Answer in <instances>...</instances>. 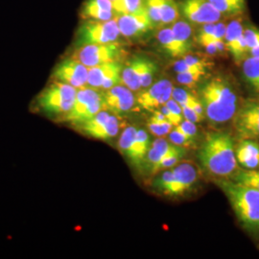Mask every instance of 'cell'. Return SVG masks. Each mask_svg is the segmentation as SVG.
Returning <instances> with one entry per match:
<instances>
[{
	"instance_id": "obj_45",
	"label": "cell",
	"mask_w": 259,
	"mask_h": 259,
	"mask_svg": "<svg viewBox=\"0 0 259 259\" xmlns=\"http://www.w3.org/2000/svg\"><path fill=\"white\" fill-rule=\"evenodd\" d=\"M165 105H166L167 108H168L170 111H172L179 119H181V120L183 121V118H184L183 109H182V106H181L179 103L177 102L176 100H174L173 98H171L170 100L167 101Z\"/></svg>"
},
{
	"instance_id": "obj_3",
	"label": "cell",
	"mask_w": 259,
	"mask_h": 259,
	"mask_svg": "<svg viewBox=\"0 0 259 259\" xmlns=\"http://www.w3.org/2000/svg\"><path fill=\"white\" fill-rule=\"evenodd\" d=\"M219 185L228 197L241 225L248 232L258 233V190L233 181H221Z\"/></svg>"
},
{
	"instance_id": "obj_48",
	"label": "cell",
	"mask_w": 259,
	"mask_h": 259,
	"mask_svg": "<svg viewBox=\"0 0 259 259\" xmlns=\"http://www.w3.org/2000/svg\"><path fill=\"white\" fill-rule=\"evenodd\" d=\"M111 1H114V0H111Z\"/></svg>"
},
{
	"instance_id": "obj_21",
	"label": "cell",
	"mask_w": 259,
	"mask_h": 259,
	"mask_svg": "<svg viewBox=\"0 0 259 259\" xmlns=\"http://www.w3.org/2000/svg\"><path fill=\"white\" fill-rule=\"evenodd\" d=\"M151 144L152 143L148 133L145 130H138L129 157V161L134 166L139 168L143 167Z\"/></svg>"
},
{
	"instance_id": "obj_7",
	"label": "cell",
	"mask_w": 259,
	"mask_h": 259,
	"mask_svg": "<svg viewBox=\"0 0 259 259\" xmlns=\"http://www.w3.org/2000/svg\"><path fill=\"white\" fill-rule=\"evenodd\" d=\"M121 53L122 50L119 45L117 42H112L106 45H88L79 47L71 57L90 68L96 65L118 61Z\"/></svg>"
},
{
	"instance_id": "obj_23",
	"label": "cell",
	"mask_w": 259,
	"mask_h": 259,
	"mask_svg": "<svg viewBox=\"0 0 259 259\" xmlns=\"http://www.w3.org/2000/svg\"><path fill=\"white\" fill-rule=\"evenodd\" d=\"M157 40L159 41L163 50L170 57L172 58L185 57V52L183 51V49L181 48L179 42L174 37L171 27L161 29L157 34Z\"/></svg>"
},
{
	"instance_id": "obj_42",
	"label": "cell",
	"mask_w": 259,
	"mask_h": 259,
	"mask_svg": "<svg viewBox=\"0 0 259 259\" xmlns=\"http://www.w3.org/2000/svg\"><path fill=\"white\" fill-rule=\"evenodd\" d=\"M169 140L171 143L178 145V146H183V147H188L193 143L189 139H186L185 136H183L181 133L177 132L176 130H173L170 133Z\"/></svg>"
},
{
	"instance_id": "obj_31",
	"label": "cell",
	"mask_w": 259,
	"mask_h": 259,
	"mask_svg": "<svg viewBox=\"0 0 259 259\" xmlns=\"http://www.w3.org/2000/svg\"><path fill=\"white\" fill-rule=\"evenodd\" d=\"M233 182H236L241 185L250 186L259 191V172L253 169L243 170L237 172L232 179Z\"/></svg>"
},
{
	"instance_id": "obj_13",
	"label": "cell",
	"mask_w": 259,
	"mask_h": 259,
	"mask_svg": "<svg viewBox=\"0 0 259 259\" xmlns=\"http://www.w3.org/2000/svg\"><path fill=\"white\" fill-rule=\"evenodd\" d=\"M115 19L121 35L125 37H141L155 26L145 7L136 13L118 15Z\"/></svg>"
},
{
	"instance_id": "obj_44",
	"label": "cell",
	"mask_w": 259,
	"mask_h": 259,
	"mask_svg": "<svg viewBox=\"0 0 259 259\" xmlns=\"http://www.w3.org/2000/svg\"><path fill=\"white\" fill-rule=\"evenodd\" d=\"M183 59L185 60V62H186L187 64H189V65H194V66L200 67V68H204V69H206V68H207V66L209 65L205 60H204V59H201V58H199V57H196V56H185Z\"/></svg>"
},
{
	"instance_id": "obj_28",
	"label": "cell",
	"mask_w": 259,
	"mask_h": 259,
	"mask_svg": "<svg viewBox=\"0 0 259 259\" xmlns=\"http://www.w3.org/2000/svg\"><path fill=\"white\" fill-rule=\"evenodd\" d=\"M180 17V8L176 0H162L161 24H173Z\"/></svg>"
},
{
	"instance_id": "obj_30",
	"label": "cell",
	"mask_w": 259,
	"mask_h": 259,
	"mask_svg": "<svg viewBox=\"0 0 259 259\" xmlns=\"http://www.w3.org/2000/svg\"><path fill=\"white\" fill-rule=\"evenodd\" d=\"M112 6L117 16L131 14L144 8V0H114Z\"/></svg>"
},
{
	"instance_id": "obj_39",
	"label": "cell",
	"mask_w": 259,
	"mask_h": 259,
	"mask_svg": "<svg viewBox=\"0 0 259 259\" xmlns=\"http://www.w3.org/2000/svg\"><path fill=\"white\" fill-rule=\"evenodd\" d=\"M149 130L157 137H162L165 136L168 133H170L173 128V124L167 120L162 123H156L149 121Z\"/></svg>"
},
{
	"instance_id": "obj_35",
	"label": "cell",
	"mask_w": 259,
	"mask_h": 259,
	"mask_svg": "<svg viewBox=\"0 0 259 259\" xmlns=\"http://www.w3.org/2000/svg\"><path fill=\"white\" fill-rule=\"evenodd\" d=\"M161 5L162 0H144V7L154 25L161 24Z\"/></svg>"
},
{
	"instance_id": "obj_4",
	"label": "cell",
	"mask_w": 259,
	"mask_h": 259,
	"mask_svg": "<svg viewBox=\"0 0 259 259\" xmlns=\"http://www.w3.org/2000/svg\"><path fill=\"white\" fill-rule=\"evenodd\" d=\"M78 90L67 83L55 81L40 93L37 103L40 109L53 116H64L73 107Z\"/></svg>"
},
{
	"instance_id": "obj_16",
	"label": "cell",
	"mask_w": 259,
	"mask_h": 259,
	"mask_svg": "<svg viewBox=\"0 0 259 259\" xmlns=\"http://www.w3.org/2000/svg\"><path fill=\"white\" fill-rule=\"evenodd\" d=\"M225 44L227 50L232 54L235 62L240 63L245 60V56L249 52V47L244 37V29L240 21L233 20L227 25Z\"/></svg>"
},
{
	"instance_id": "obj_12",
	"label": "cell",
	"mask_w": 259,
	"mask_h": 259,
	"mask_svg": "<svg viewBox=\"0 0 259 259\" xmlns=\"http://www.w3.org/2000/svg\"><path fill=\"white\" fill-rule=\"evenodd\" d=\"M181 10L185 19L196 24L216 23L222 14L216 9L209 0H184Z\"/></svg>"
},
{
	"instance_id": "obj_19",
	"label": "cell",
	"mask_w": 259,
	"mask_h": 259,
	"mask_svg": "<svg viewBox=\"0 0 259 259\" xmlns=\"http://www.w3.org/2000/svg\"><path fill=\"white\" fill-rule=\"evenodd\" d=\"M81 16L87 20L106 21L116 18L111 0H87L83 5Z\"/></svg>"
},
{
	"instance_id": "obj_27",
	"label": "cell",
	"mask_w": 259,
	"mask_h": 259,
	"mask_svg": "<svg viewBox=\"0 0 259 259\" xmlns=\"http://www.w3.org/2000/svg\"><path fill=\"white\" fill-rule=\"evenodd\" d=\"M222 15H234L245 9V0H209Z\"/></svg>"
},
{
	"instance_id": "obj_47",
	"label": "cell",
	"mask_w": 259,
	"mask_h": 259,
	"mask_svg": "<svg viewBox=\"0 0 259 259\" xmlns=\"http://www.w3.org/2000/svg\"><path fill=\"white\" fill-rule=\"evenodd\" d=\"M250 57H254V58H259V46L258 47H253L250 49Z\"/></svg>"
},
{
	"instance_id": "obj_15",
	"label": "cell",
	"mask_w": 259,
	"mask_h": 259,
	"mask_svg": "<svg viewBox=\"0 0 259 259\" xmlns=\"http://www.w3.org/2000/svg\"><path fill=\"white\" fill-rule=\"evenodd\" d=\"M173 89L174 87L169 80H160L147 88L145 92L140 93L137 103L144 110H157L172 98Z\"/></svg>"
},
{
	"instance_id": "obj_14",
	"label": "cell",
	"mask_w": 259,
	"mask_h": 259,
	"mask_svg": "<svg viewBox=\"0 0 259 259\" xmlns=\"http://www.w3.org/2000/svg\"><path fill=\"white\" fill-rule=\"evenodd\" d=\"M126 85L117 84L103 93L104 110H109L113 114L129 112L136 104L134 93Z\"/></svg>"
},
{
	"instance_id": "obj_33",
	"label": "cell",
	"mask_w": 259,
	"mask_h": 259,
	"mask_svg": "<svg viewBox=\"0 0 259 259\" xmlns=\"http://www.w3.org/2000/svg\"><path fill=\"white\" fill-rule=\"evenodd\" d=\"M173 178H174L173 169H168V170L166 169L162 174H160L155 179L153 183V187L159 193L168 196L170 187L173 182Z\"/></svg>"
},
{
	"instance_id": "obj_25",
	"label": "cell",
	"mask_w": 259,
	"mask_h": 259,
	"mask_svg": "<svg viewBox=\"0 0 259 259\" xmlns=\"http://www.w3.org/2000/svg\"><path fill=\"white\" fill-rule=\"evenodd\" d=\"M172 98L176 100L182 107H188L193 109L197 113H199L202 116L204 115V108L201 101L195 97L192 93L187 92L185 89L182 88H174L173 89V93H172Z\"/></svg>"
},
{
	"instance_id": "obj_18",
	"label": "cell",
	"mask_w": 259,
	"mask_h": 259,
	"mask_svg": "<svg viewBox=\"0 0 259 259\" xmlns=\"http://www.w3.org/2000/svg\"><path fill=\"white\" fill-rule=\"evenodd\" d=\"M185 148V147L183 146H178L171 142H168L165 139H156L151 144L143 167L148 169L150 173L155 174L158 164L164 158L170 157L171 155L178 153Z\"/></svg>"
},
{
	"instance_id": "obj_38",
	"label": "cell",
	"mask_w": 259,
	"mask_h": 259,
	"mask_svg": "<svg viewBox=\"0 0 259 259\" xmlns=\"http://www.w3.org/2000/svg\"><path fill=\"white\" fill-rule=\"evenodd\" d=\"M185 154H186V151H185V149H184V150H182V151H180V152H178V153H175V154L171 155L170 157L164 158V159L158 164V166L157 167L156 173L158 172V171L166 170V169H169V168L176 165L177 163H178L183 157H185Z\"/></svg>"
},
{
	"instance_id": "obj_10",
	"label": "cell",
	"mask_w": 259,
	"mask_h": 259,
	"mask_svg": "<svg viewBox=\"0 0 259 259\" xmlns=\"http://www.w3.org/2000/svg\"><path fill=\"white\" fill-rule=\"evenodd\" d=\"M123 66L118 61L96 65L89 68L88 87L108 91L120 84Z\"/></svg>"
},
{
	"instance_id": "obj_46",
	"label": "cell",
	"mask_w": 259,
	"mask_h": 259,
	"mask_svg": "<svg viewBox=\"0 0 259 259\" xmlns=\"http://www.w3.org/2000/svg\"><path fill=\"white\" fill-rule=\"evenodd\" d=\"M158 110L163 113V115L165 116L167 120L171 122L173 124V126H178V125H180L182 123V120L179 119L176 115L167 108L166 105L161 106L160 108H158Z\"/></svg>"
},
{
	"instance_id": "obj_17",
	"label": "cell",
	"mask_w": 259,
	"mask_h": 259,
	"mask_svg": "<svg viewBox=\"0 0 259 259\" xmlns=\"http://www.w3.org/2000/svg\"><path fill=\"white\" fill-rule=\"evenodd\" d=\"M174 178L168 196H181L186 193L194 185L198 179L196 167L190 162H183L173 168Z\"/></svg>"
},
{
	"instance_id": "obj_34",
	"label": "cell",
	"mask_w": 259,
	"mask_h": 259,
	"mask_svg": "<svg viewBox=\"0 0 259 259\" xmlns=\"http://www.w3.org/2000/svg\"><path fill=\"white\" fill-rule=\"evenodd\" d=\"M215 28L216 23H206L203 24L197 34V41L203 47H207L210 44L216 42L215 37Z\"/></svg>"
},
{
	"instance_id": "obj_20",
	"label": "cell",
	"mask_w": 259,
	"mask_h": 259,
	"mask_svg": "<svg viewBox=\"0 0 259 259\" xmlns=\"http://www.w3.org/2000/svg\"><path fill=\"white\" fill-rule=\"evenodd\" d=\"M235 156L237 162L247 169L259 166V144L251 139H243L236 147Z\"/></svg>"
},
{
	"instance_id": "obj_5",
	"label": "cell",
	"mask_w": 259,
	"mask_h": 259,
	"mask_svg": "<svg viewBox=\"0 0 259 259\" xmlns=\"http://www.w3.org/2000/svg\"><path fill=\"white\" fill-rule=\"evenodd\" d=\"M102 110H104L102 93L96 89L84 87L78 90L73 107L63 116V120L75 125H81L92 119Z\"/></svg>"
},
{
	"instance_id": "obj_37",
	"label": "cell",
	"mask_w": 259,
	"mask_h": 259,
	"mask_svg": "<svg viewBox=\"0 0 259 259\" xmlns=\"http://www.w3.org/2000/svg\"><path fill=\"white\" fill-rule=\"evenodd\" d=\"M177 132L181 133L185 138L189 139L191 142L194 141L195 138L197 137V127L195 123L191 121L183 120L182 123L178 126H175V129Z\"/></svg>"
},
{
	"instance_id": "obj_36",
	"label": "cell",
	"mask_w": 259,
	"mask_h": 259,
	"mask_svg": "<svg viewBox=\"0 0 259 259\" xmlns=\"http://www.w3.org/2000/svg\"><path fill=\"white\" fill-rule=\"evenodd\" d=\"M206 72H184V73H178L177 75V81L181 84L187 85V87H193L198 82L201 81V79L204 77Z\"/></svg>"
},
{
	"instance_id": "obj_8",
	"label": "cell",
	"mask_w": 259,
	"mask_h": 259,
	"mask_svg": "<svg viewBox=\"0 0 259 259\" xmlns=\"http://www.w3.org/2000/svg\"><path fill=\"white\" fill-rule=\"evenodd\" d=\"M233 125L242 139H259V100H248L233 116Z\"/></svg>"
},
{
	"instance_id": "obj_40",
	"label": "cell",
	"mask_w": 259,
	"mask_h": 259,
	"mask_svg": "<svg viewBox=\"0 0 259 259\" xmlns=\"http://www.w3.org/2000/svg\"><path fill=\"white\" fill-rule=\"evenodd\" d=\"M244 37L247 41V46L249 47V51L253 47L259 46V29L254 27H249L244 30Z\"/></svg>"
},
{
	"instance_id": "obj_6",
	"label": "cell",
	"mask_w": 259,
	"mask_h": 259,
	"mask_svg": "<svg viewBox=\"0 0 259 259\" xmlns=\"http://www.w3.org/2000/svg\"><path fill=\"white\" fill-rule=\"evenodd\" d=\"M120 35L115 19L106 21L87 20L77 32V46L79 47L117 42Z\"/></svg>"
},
{
	"instance_id": "obj_32",
	"label": "cell",
	"mask_w": 259,
	"mask_h": 259,
	"mask_svg": "<svg viewBox=\"0 0 259 259\" xmlns=\"http://www.w3.org/2000/svg\"><path fill=\"white\" fill-rule=\"evenodd\" d=\"M137 131L138 130L136 129L135 127L126 128L121 134L120 139L118 141V147H119L121 153L128 159H129L131 153H132V148H133L134 141L136 139Z\"/></svg>"
},
{
	"instance_id": "obj_29",
	"label": "cell",
	"mask_w": 259,
	"mask_h": 259,
	"mask_svg": "<svg viewBox=\"0 0 259 259\" xmlns=\"http://www.w3.org/2000/svg\"><path fill=\"white\" fill-rule=\"evenodd\" d=\"M157 65L152 60L142 57L140 69V83L141 88L147 89L153 82L154 76L157 73Z\"/></svg>"
},
{
	"instance_id": "obj_26",
	"label": "cell",
	"mask_w": 259,
	"mask_h": 259,
	"mask_svg": "<svg viewBox=\"0 0 259 259\" xmlns=\"http://www.w3.org/2000/svg\"><path fill=\"white\" fill-rule=\"evenodd\" d=\"M243 74L253 91L259 93V58L250 57L244 60Z\"/></svg>"
},
{
	"instance_id": "obj_11",
	"label": "cell",
	"mask_w": 259,
	"mask_h": 259,
	"mask_svg": "<svg viewBox=\"0 0 259 259\" xmlns=\"http://www.w3.org/2000/svg\"><path fill=\"white\" fill-rule=\"evenodd\" d=\"M89 67L72 57L61 62L53 71L55 81L70 84L77 90L88 85Z\"/></svg>"
},
{
	"instance_id": "obj_43",
	"label": "cell",
	"mask_w": 259,
	"mask_h": 259,
	"mask_svg": "<svg viewBox=\"0 0 259 259\" xmlns=\"http://www.w3.org/2000/svg\"><path fill=\"white\" fill-rule=\"evenodd\" d=\"M182 109H183V115H184V117H185V119H186V120L191 121L193 123H197V122H201V121L204 119V116H202L199 113H197L191 108L182 107Z\"/></svg>"
},
{
	"instance_id": "obj_9",
	"label": "cell",
	"mask_w": 259,
	"mask_h": 259,
	"mask_svg": "<svg viewBox=\"0 0 259 259\" xmlns=\"http://www.w3.org/2000/svg\"><path fill=\"white\" fill-rule=\"evenodd\" d=\"M82 132L93 139L109 140L117 136L120 129L118 118L110 111H99L92 119L79 125Z\"/></svg>"
},
{
	"instance_id": "obj_2",
	"label": "cell",
	"mask_w": 259,
	"mask_h": 259,
	"mask_svg": "<svg viewBox=\"0 0 259 259\" xmlns=\"http://www.w3.org/2000/svg\"><path fill=\"white\" fill-rule=\"evenodd\" d=\"M200 101L205 117L216 124L231 120L237 111L236 93L230 82L220 77L204 83Z\"/></svg>"
},
{
	"instance_id": "obj_1",
	"label": "cell",
	"mask_w": 259,
	"mask_h": 259,
	"mask_svg": "<svg viewBox=\"0 0 259 259\" xmlns=\"http://www.w3.org/2000/svg\"><path fill=\"white\" fill-rule=\"evenodd\" d=\"M198 158L204 170L213 176H231L237 167L233 139L224 132L206 135Z\"/></svg>"
},
{
	"instance_id": "obj_41",
	"label": "cell",
	"mask_w": 259,
	"mask_h": 259,
	"mask_svg": "<svg viewBox=\"0 0 259 259\" xmlns=\"http://www.w3.org/2000/svg\"><path fill=\"white\" fill-rule=\"evenodd\" d=\"M174 70L177 73H184V72H206V69L200 68L194 65H189L185 62L184 59L177 61L174 64Z\"/></svg>"
},
{
	"instance_id": "obj_24",
	"label": "cell",
	"mask_w": 259,
	"mask_h": 259,
	"mask_svg": "<svg viewBox=\"0 0 259 259\" xmlns=\"http://www.w3.org/2000/svg\"><path fill=\"white\" fill-rule=\"evenodd\" d=\"M171 29L177 41L186 55L192 48V29L190 25L185 21L179 20L173 23Z\"/></svg>"
},
{
	"instance_id": "obj_22",
	"label": "cell",
	"mask_w": 259,
	"mask_h": 259,
	"mask_svg": "<svg viewBox=\"0 0 259 259\" xmlns=\"http://www.w3.org/2000/svg\"><path fill=\"white\" fill-rule=\"evenodd\" d=\"M142 57L131 59L122 69L121 83L126 85L133 92H137L141 88L140 83V69Z\"/></svg>"
}]
</instances>
